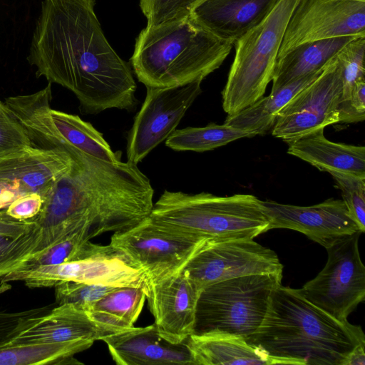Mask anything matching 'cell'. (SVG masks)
I'll return each instance as SVG.
<instances>
[{"label":"cell","instance_id":"f1b7e54d","mask_svg":"<svg viewBox=\"0 0 365 365\" xmlns=\"http://www.w3.org/2000/svg\"><path fill=\"white\" fill-rule=\"evenodd\" d=\"M253 137L250 132L211 123L205 127L176 129L166 140L167 147L175 151L205 152L243 138Z\"/></svg>","mask_w":365,"mask_h":365},{"label":"cell","instance_id":"5b68a950","mask_svg":"<svg viewBox=\"0 0 365 365\" xmlns=\"http://www.w3.org/2000/svg\"><path fill=\"white\" fill-rule=\"evenodd\" d=\"M149 218L163 227L207 239H254L269 225L262 200L250 194L165 190Z\"/></svg>","mask_w":365,"mask_h":365},{"label":"cell","instance_id":"7a4b0ae2","mask_svg":"<svg viewBox=\"0 0 365 365\" xmlns=\"http://www.w3.org/2000/svg\"><path fill=\"white\" fill-rule=\"evenodd\" d=\"M70 156L71 168L43 194L33 218L39 229L34 253L81 228L92 238L129 230L151 213L154 190L137 164L106 162L73 148Z\"/></svg>","mask_w":365,"mask_h":365},{"label":"cell","instance_id":"d6a6232c","mask_svg":"<svg viewBox=\"0 0 365 365\" xmlns=\"http://www.w3.org/2000/svg\"><path fill=\"white\" fill-rule=\"evenodd\" d=\"M203 0H140L148 26H154L190 17L193 9Z\"/></svg>","mask_w":365,"mask_h":365},{"label":"cell","instance_id":"4dcf8cb0","mask_svg":"<svg viewBox=\"0 0 365 365\" xmlns=\"http://www.w3.org/2000/svg\"><path fill=\"white\" fill-rule=\"evenodd\" d=\"M364 51L365 36H360L346 43L336 55L341 66L343 82L339 105L348 101L351 88L355 83L365 78Z\"/></svg>","mask_w":365,"mask_h":365},{"label":"cell","instance_id":"ba28073f","mask_svg":"<svg viewBox=\"0 0 365 365\" xmlns=\"http://www.w3.org/2000/svg\"><path fill=\"white\" fill-rule=\"evenodd\" d=\"M51 83L28 95L8 97L3 101L9 113L26 131L33 146L67 152L71 146L99 160L117 163L121 151L113 152L90 123L78 115L51 108Z\"/></svg>","mask_w":365,"mask_h":365},{"label":"cell","instance_id":"ab89813d","mask_svg":"<svg viewBox=\"0 0 365 365\" xmlns=\"http://www.w3.org/2000/svg\"><path fill=\"white\" fill-rule=\"evenodd\" d=\"M361 1H365V0H361Z\"/></svg>","mask_w":365,"mask_h":365},{"label":"cell","instance_id":"7c38bea8","mask_svg":"<svg viewBox=\"0 0 365 365\" xmlns=\"http://www.w3.org/2000/svg\"><path fill=\"white\" fill-rule=\"evenodd\" d=\"M342 91L341 68L335 56L316 80L277 113L273 136L289 143L339 123L338 108Z\"/></svg>","mask_w":365,"mask_h":365},{"label":"cell","instance_id":"44dd1931","mask_svg":"<svg viewBox=\"0 0 365 365\" xmlns=\"http://www.w3.org/2000/svg\"><path fill=\"white\" fill-rule=\"evenodd\" d=\"M280 0H203L190 18L216 37L234 44L260 24Z\"/></svg>","mask_w":365,"mask_h":365},{"label":"cell","instance_id":"277c9868","mask_svg":"<svg viewBox=\"0 0 365 365\" xmlns=\"http://www.w3.org/2000/svg\"><path fill=\"white\" fill-rule=\"evenodd\" d=\"M232 45L188 17L147 26L136 38L130 63L138 80L145 87L182 86L203 80L217 69Z\"/></svg>","mask_w":365,"mask_h":365},{"label":"cell","instance_id":"30bf717a","mask_svg":"<svg viewBox=\"0 0 365 365\" xmlns=\"http://www.w3.org/2000/svg\"><path fill=\"white\" fill-rule=\"evenodd\" d=\"M358 232L326 250L324 269L297 291L305 299L340 322L365 298V267L361 259Z\"/></svg>","mask_w":365,"mask_h":365},{"label":"cell","instance_id":"d4e9b609","mask_svg":"<svg viewBox=\"0 0 365 365\" xmlns=\"http://www.w3.org/2000/svg\"><path fill=\"white\" fill-rule=\"evenodd\" d=\"M323 70L297 79L266 97L262 96L244 109L228 115L225 124L250 132L253 136L266 133L272 128L277 113L299 91L316 80Z\"/></svg>","mask_w":365,"mask_h":365},{"label":"cell","instance_id":"2e32d148","mask_svg":"<svg viewBox=\"0 0 365 365\" xmlns=\"http://www.w3.org/2000/svg\"><path fill=\"white\" fill-rule=\"evenodd\" d=\"M269 218V230L284 228L298 231L326 249L360 232L342 200L328 199L311 206L262 201Z\"/></svg>","mask_w":365,"mask_h":365},{"label":"cell","instance_id":"ac0fdd59","mask_svg":"<svg viewBox=\"0 0 365 365\" xmlns=\"http://www.w3.org/2000/svg\"><path fill=\"white\" fill-rule=\"evenodd\" d=\"M201 290L182 270L156 283H148L146 299L158 334L180 344L193 333Z\"/></svg>","mask_w":365,"mask_h":365},{"label":"cell","instance_id":"9c48e42d","mask_svg":"<svg viewBox=\"0 0 365 365\" xmlns=\"http://www.w3.org/2000/svg\"><path fill=\"white\" fill-rule=\"evenodd\" d=\"M207 238L169 230L149 217L135 227L114 232L110 245L156 283L181 272Z\"/></svg>","mask_w":365,"mask_h":365},{"label":"cell","instance_id":"f546056e","mask_svg":"<svg viewBox=\"0 0 365 365\" xmlns=\"http://www.w3.org/2000/svg\"><path fill=\"white\" fill-rule=\"evenodd\" d=\"M83 351L79 346L53 342L26 343L0 346V365L66 364Z\"/></svg>","mask_w":365,"mask_h":365},{"label":"cell","instance_id":"9a60e30c","mask_svg":"<svg viewBox=\"0 0 365 365\" xmlns=\"http://www.w3.org/2000/svg\"><path fill=\"white\" fill-rule=\"evenodd\" d=\"M345 36H365V1L298 0L277 60L302 43Z\"/></svg>","mask_w":365,"mask_h":365},{"label":"cell","instance_id":"5bb4252c","mask_svg":"<svg viewBox=\"0 0 365 365\" xmlns=\"http://www.w3.org/2000/svg\"><path fill=\"white\" fill-rule=\"evenodd\" d=\"M202 81L168 88L146 87L145 98L128 135V161L138 165L176 130L202 93Z\"/></svg>","mask_w":365,"mask_h":365},{"label":"cell","instance_id":"7402d4cb","mask_svg":"<svg viewBox=\"0 0 365 365\" xmlns=\"http://www.w3.org/2000/svg\"><path fill=\"white\" fill-rule=\"evenodd\" d=\"M194 365H301L268 355L244 339L220 334H191L185 341Z\"/></svg>","mask_w":365,"mask_h":365},{"label":"cell","instance_id":"d6986e66","mask_svg":"<svg viewBox=\"0 0 365 365\" xmlns=\"http://www.w3.org/2000/svg\"><path fill=\"white\" fill-rule=\"evenodd\" d=\"M66 152L31 146L0 156V180L14 186L23 195L41 197L71 166Z\"/></svg>","mask_w":365,"mask_h":365},{"label":"cell","instance_id":"4fadbf2b","mask_svg":"<svg viewBox=\"0 0 365 365\" xmlns=\"http://www.w3.org/2000/svg\"><path fill=\"white\" fill-rule=\"evenodd\" d=\"M1 279L4 282L24 281L29 287H54L64 281L115 287H132L147 291L148 287L144 272L133 266L110 244L103 251L81 259L40 266L24 272L14 271Z\"/></svg>","mask_w":365,"mask_h":365},{"label":"cell","instance_id":"e575fe53","mask_svg":"<svg viewBox=\"0 0 365 365\" xmlns=\"http://www.w3.org/2000/svg\"><path fill=\"white\" fill-rule=\"evenodd\" d=\"M33 146L26 131L0 100V156Z\"/></svg>","mask_w":365,"mask_h":365},{"label":"cell","instance_id":"cb8c5ba5","mask_svg":"<svg viewBox=\"0 0 365 365\" xmlns=\"http://www.w3.org/2000/svg\"><path fill=\"white\" fill-rule=\"evenodd\" d=\"M355 37L345 36L307 42L292 49L276 61L271 93L324 69L339 50Z\"/></svg>","mask_w":365,"mask_h":365},{"label":"cell","instance_id":"ffe728a7","mask_svg":"<svg viewBox=\"0 0 365 365\" xmlns=\"http://www.w3.org/2000/svg\"><path fill=\"white\" fill-rule=\"evenodd\" d=\"M102 341L118 365H194L186 342L168 341L158 334L154 323L145 327H133Z\"/></svg>","mask_w":365,"mask_h":365},{"label":"cell","instance_id":"8d00e7d4","mask_svg":"<svg viewBox=\"0 0 365 365\" xmlns=\"http://www.w3.org/2000/svg\"><path fill=\"white\" fill-rule=\"evenodd\" d=\"M339 123L364 121L365 118V78L355 83L348 101L338 108Z\"/></svg>","mask_w":365,"mask_h":365},{"label":"cell","instance_id":"74e56055","mask_svg":"<svg viewBox=\"0 0 365 365\" xmlns=\"http://www.w3.org/2000/svg\"><path fill=\"white\" fill-rule=\"evenodd\" d=\"M43 198L38 193H29L16 198L5 209V212L12 218L27 220L35 217L40 212Z\"/></svg>","mask_w":365,"mask_h":365},{"label":"cell","instance_id":"8992f818","mask_svg":"<svg viewBox=\"0 0 365 365\" xmlns=\"http://www.w3.org/2000/svg\"><path fill=\"white\" fill-rule=\"evenodd\" d=\"M282 274H255L205 287L200 294L192 334L242 338L254 334L267 314Z\"/></svg>","mask_w":365,"mask_h":365},{"label":"cell","instance_id":"6da1fadb","mask_svg":"<svg viewBox=\"0 0 365 365\" xmlns=\"http://www.w3.org/2000/svg\"><path fill=\"white\" fill-rule=\"evenodd\" d=\"M95 0H43L28 60L43 76L68 89L81 113L136 109L137 85L129 64L108 42Z\"/></svg>","mask_w":365,"mask_h":365},{"label":"cell","instance_id":"8fae6325","mask_svg":"<svg viewBox=\"0 0 365 365\" xmlns=\"http://www.w3.org/2000/svg\"><path fill=\"white\" fill-rule=\"evenodd\" d=\"M277 254L251 238L207 239L182 271L199 287L255 274H282Z\"/></svg>","mask_w":365,"mask_h":365},{"label":"cell","instance_id":"4316f807","mask_svg":"<svg viewBox=\"0 0 365 365\" xmlns=\"http://www.w3.org/2000/svg\"><path fill=\"white\" fill-rule=\"evenodd\" d=\"M148 291L118 287L98 300L88 312L96 321L122 330L133 327L143 309Z\"/></svg>","mask_w":365,"mask_h":365},{"label":"cell","instance_id":"f35d334b","mask_svg":"<svg viewBox=\"0 0 365 365\" xmlns=\"http://www.w3.org/2000/svg\"><path fill=\"white\" fill-rule=\"evenodd\" d=\"M342 365H365V343L354 347L347 355Z\"/></svg>","mask_w":365,"mask_h":365},{"label":"cell","instance_id":"3957f363","mask_svg":"<svg viewBox=\"0 0 365 365\" xmlns=\"http://www.w3.org/2000/svg\"><path fill=\"white\" fill-rule=\"evenodd\" d=\"M245 341L271 356L301 365H342L365 336L360 326L337 320L297 289L280 284L262 323Z\"/></svg>","mask_w":365,"mask_h":365},{"label":"cell","instance_id":"52a82bcc","mask_svg":"<svg viewBox=\"0 0 365 365\" xmlns=\"http://www.w3.org/2000/svg\"><path fill=\"white\" fill-rule=\"evenodd\" d=\"M297 1L280 0L260 24L236 42L235 57L222 91V108L228 115L244 109L264 94Z\"/></svg>","mask_w":365,"mask_h":365},{"label":"cell","instance_id":"e0dca14e","mask_svg":"<svg viewBox=\"0 0 365 365\" xmlns=\"http://www.w3.org/2000/svg\"><path fill=\"white\" fill-rule=\"evenodd\" d=\"M122 331L124 330L95 320L88 312L75 304H63L49 313L31 319L4 345L64 343L79 346L84 351L96 341Z\"/></svg>","mask_w":365,"mask_h":365},{"label":"cell","instance_id":"603a6c76","mask_svg":"<svg viewBox=\"0 0 365 365\" xmlns=\"http://www.w3.org/2000/svg\"><path fill=\"white\" fill-rule=\"evenodd\" d=\"M321 128L287 143V153L321 171L340 172L365 177V147L334 143Z\"/></svg>","mask_w":365,"mask_h":365},{"label":"cell","instance_id":"836d02e7","mask_svg":"<svg viewBox=\"0 0 365 365\" xmlns=\"http://www.w3.org/2000/svg\"><path fill=\"white\" fill-rule=\"evenodd\" d=\"M54 287L58 305L73 304L87 312L98 300L118 288L73 281L61 282Z\"/></svg>","mask_w":365,"mask_h":365},{"label":"cell","instance_id":"1f68e13d","mask_svg":"<svg viewBox=\"0 0 365 365\" xmlns=\"http://www.w3.org/2000/svg\"><path fill=\"white\" fill-rule=\"evenodd\" d=\"M341 191L343 202L349 215L361 233L365 231V177L350 173H329Z\"/></svg>","mask_w":365,"mask_h":365},{"label":"cell","instance_id":"484cf974","mask_svg":"<svg viewBox=\"0 0 365 365\" xmlns=\"http://www.w3.org/2000/svg\"><path fill=\"white\" fill-rule=\"evenodd\" d=\"M38 234L33 218L19 220L0 210V279L19 269L31 256Z\"/></svg>","mask_w":365,"mask_h":365},{"label":"cell","instance_id":"83f0119b","mask_svg":"<svg viewBox=\"0 0 365 365\" xmlns=\"http://www.w3.org/2000/svg\"><path fill=\"white\" fill-rule=\"evenodd\" d=\"M86 228L70 232L46 249L33 254L19 269L24 272L40 266L56 265L81 259L103 251L107 245L92 243Z\"/></svg>","mask_w":365,"mask_h":365},{"label":"cell","instance_id":"d590c367","mask_svg":"<svg viewBox=\"0 0 365 365\" xmlns=\"http://www.w3.org/2000/svg\"><path fill=\"white\" fill-rule=\"evenodd\" d=\"M47 312V308H38L19 312H0V346L15 336L31 319Z\"/></svg>","mask_w":365,"mask_h":365}]
</instances>
